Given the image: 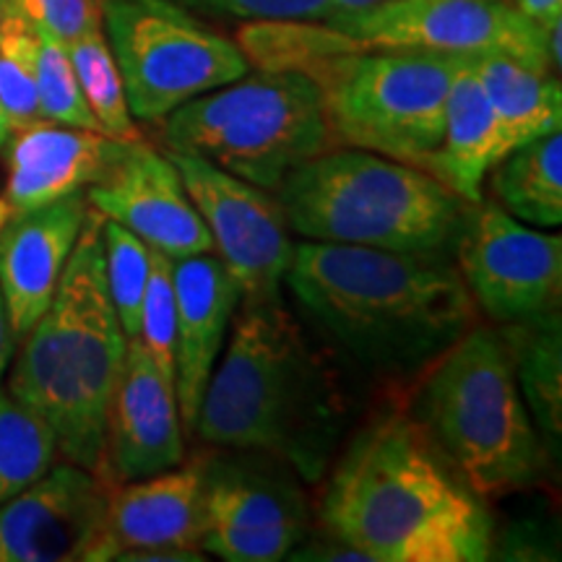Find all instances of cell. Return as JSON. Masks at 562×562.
I'll list each match as a JSON object with an SVG mask.
<instances>
[{
	"label": "cell",
	"mask_w": 562,
	"mask_h": 562,
	"mask_svg": "<svg viewBox=\"0 0 562 562\" xmlns=\"http://www.w3.org/2000/svg\"><path fill=\"white\" fill-rule=\"evenodd\" d=\"M284 281L323 331L381 372L438 360L474 321L459 269L438 252L305 240L294 245Z\"/></svg>",
	"instance_id": "obj_1"
},
{
	"label": "cell",
	"mask_w": 562,
	"mask_h": 562,
	"mask_svg": "<svg viewBox=\"0 0 562 562\" xmlns=\"http://www.w3.org/2000/svg\"><path fill=\"white\" fill-rule=\"evenodd\" d=\"M321 521L370 562H482L490 516L417 425L381 419L336 463Z\"/></svg>",
	"instance_id": "obj_2"
},
{
	"label": "cell",
	"mask_w": 562,
	"mask_h": 562,
	"mask_svg": "<svg viewBox=\"0 0 562 562\" xmlns=\"http://www.w3.org/2000/svg\"><path fill=\"white\" fill-rule=\"evenodd\" d=\"M224 347L193 432L211 446L277 456L318 480L339 432V402L297 321L281 300L243 305Z\"/></svg>",
	"instance_id": "obj_3"
},
{
	"label": "cell",
	"mask_w": 562,
	"mask_h": 562,
	"mask_svg": "<svg viewBox=\"0 0 562 562\" xmlns=\"http://www.w3.org/2000/svg\"><path fill=\"white\" fill-rule=\"evenodd\" d=\"M102 224L100 211H87L50 307L24 336L9 393L53 427L66 461L104 480L108 409L128 339L104 279Z\"/></svg>",
	"instance_id": "obj_4"
},
{
	"label": "cell",
	"mask_w": 562,
	"mask_h": 562,
	"mask_svg": "<svg viewBox=\"0 0 562 562\" xmlns=\"http://www.w3.org/2000/svg\"><path fill=\"white\" fill-rule=\"evenodd\" d=\"M273 195L305 240L398 252H440L469 209L430 172L351 146L300 165Z\"/></svg>",
	"instance_id": "obj_5"
},
{
	"label": "cell",
	"mask_w": 562,
	"mask_h": 562,
	"mask_svg": "<svg viewBox=\"0 0 562 562\" xmlns=\"http://www.w3.org/2000/svg\"><path fill=\"white\" fill-rule=\"evenodd\" d=\"M438 360L419 406L440 453L476 495L537 480L544 451L503 336L469 328Z\"/></svg>",
	"instance_id": "obj_6"
},
{
	"label": "cell",
	"mask_w": 562,
	"mask_h": 562,
	"mask_svg": "<svg viewBox=\"0 0 562 562\" xmlns=\"http://www.w3.org/2000/svg\"><path fill=\"white\" fill-rule=\"evenodd\" d=\"M161 144L273 193L286 175L334 149L336 140L311 76L261 68L172 110Z\"/></svg>",
	"instance_id": "obj_7"
},
{
	"label": "cell",
	"mask_w": 562,
	"mask_h": 562,
	"mask_svg": "<svg viewBox=\"0 0 562 562\" xmlns=\"http://www.w3.org/2000/svg\"><path fill=\"white\" fill-rule=\"evenodd\" d=\"M461 53L355 50L305 70L321 91L336 144L383 154L427 170L446 125L448 89Z\"/></svg>",
	"instance_id": "obj_8"
},
{
	"label": "cell",
	"mask_w": 562,
	"mask_h": 562,
	"mask_svg": "<svg viewBox=\"0 0 562 562\" xmlns=\"http://www.w3.org/2000/svg\"><path fill=\"white\" fill-rule=\"evenodd\" d=\"M100 11L136 121H165L193 97L250 74L237 42L175 0H100Z\"/></svg>",
	"instance_id": "obj_9"
},
{
	"label": "cell",
	"mask_w": 562,
	"mask_h": 562,
	"mask_svg": "<svg viewBox=\"0 0 562 562\" xmlns=\"http://www.w3.org/2000/svg\"><path fill=\"white\" fill-rule=\"evenodd\" d=\"M326 24L375 50L505 53L558 76L544 26L495 0H383L364 11L336 13Z\"/></svg>",
	"instance_id": "obj_10"
},
{
	"label": "cell",
	"mask_w": 562,
	"mask_h": 562,
	"mask_svg": "<svg viewBox=\"0 0 562 562\" xmlns=\"http://www.w3.org/2000/svg\"><path fill=\"white\" fill-rule=\"evenodd\" d=\"M456 232V269L482 311L513 323L558 311L562 240L513 220L501 203H469Z\"/></svg>",
	"instance_id": "obj_11"
},
{
	"label": "cell",
	"mask_w": 562,
	"mask_h": 562,
	"mask_svg": "<svg viewBox=\"0 0 562 562\" xmlns=\"http://www.w3.org/2000/svg\"><path fill=\"white\" fill-rule=\"evenodd\" d=\"M165 154L206 222L220 261L240 284V305L281 300V281L292 263L294 243L277 195L206 159L170 149Z\"/></svg>",
	"instance_id": "obj_12"
},
{
	"label": "cell",
	"mask_w": 562,
	"mask_h": 562,
	"mask_svg": "<svg viewBox=\"0 0 562 562\" xmlns=\"http://www.w3.org/2000/svg\"><path fill=\"white\" fill-rule=\"evenodd\" d=\"M203 513L201 550L227 562L286 560L307 533L297 484L256 461H206Z\"/></svg>",
	"instance_id": "obj_13"
},
{
	"label": "cell",
	"mask_w": 562,
	"mask_h": 562,
	"mask_svg": "<svg viewBox=\"0 0 562 562\" xmlns=\"http://www.w3.org/2000/svg\"><path fill=\"white\" fill-rule=\"evenodd\" d=\"M110 495L108 482L79 463L50 467L0 503V562H94Z\"/></svg>",
	"instance_id": "obj_14"
},
{
	"label": "cell",
	"mask_w": 562,
	"mask_h": 562,
	"mask_svg": "<svg viewBox=\"0 0 562 562\" xmlns=\"http://www.w3.org/2000/svg\"><path fill=\"white\" fill-rule=\"evenodd\" d=\"M87 201L104 220L117 222L149 248L186 258L214 252V240L165 151L133 140L108 178L89 186Z\"/></svg>",
	"instance_id": "obj_15"
},
{
	"label": "cell",
	"mask_w": 562,
	"mask_h": 562,
	"mask_svg": "<svg viewBox=\"0 0 562 562\" xmlns=\"http://www.w3.org/2000/svg\"><path fill=\"white\" fill-rule=\"evenodd\" d=\"M186 459L182 419L172 378L157 368L140 339H128L112 391L104 430V472L117 482H136Z\"/></svg>",
	"instance_id": "obj_16"
},
{
	"label": "cell",
	"mask_w": 562,
	"mask_h": 562,
	"mask_svg": "<svg viewBox=\"0 0 562 562\" xmlns=\"http://www.w3.org/2000/svg\"><path fill=\"white\" fill-rule=\"evenodd\" d=\"M175 396L182 430L193 432L201 398L243 302L240 284L220 256L175 258Z\"/></svg>",
	"instance_id": "obj_17"
},
{
	"label": "cell",
	"mask_w": 562,
	"mask_h": 562,
	"mask_svg": "<svg viewBox=\"0 0 562 562\" xmlns=\"http://www.w3.org/2000/svg\"><path fill=\"white\" fill-rule=\"evenodd\" d=\"M138 140V138H136ZM133 140L100 131L68 128L40 121L11 133L5 140V195L13 214H24L83 193L108 178L128 154Z\"/></svg>",
	"instance_id": "obj_18"
},
{
	"label": "cell",
	"mask_w": 562,
	"mask_h": 562,
	"mask_svg": "<svg viewBox=\"0 0 562 562\" xmlns=\"http://www.w3.org/2000/svg\"><path fill=\"white\" fill-rule=\"evenodd\" d=\"M87 211V193H74L42 209L11 214L0 229V294L16 339H24L50 307Z\"/></svg>",
	"instance_id": "obj_19"
},
{
	"label": "cell",
	"mask_w": 562,
	"mask_h": 562,
	"mask_svg": "<svg viewBox=\"0 0 562 562\" xmlns=\"http://www.w3.org/2000/svg\"><path fill=\"white\" fill-rule=\"evenodd\" d=\"M203 497L206 461L128 482V487L110 495L108 521L94 562L146 550H201L206 526Z\"/></svg>",
	"instance_id": "obj_20"
},
{
	"label": "cell",
	"mask_w": 562,
	"mask_h": 562,
	"mask_svg": "<svg viewBox=\"0 0 562 562\" xmlns=\"http://www.w3.org/2000/svg\"><path fill=\"white\" fill-rule=\"evenodd\" d=\"M497 165V125L476 76L472 55H463L446 102V125L427 170L461 201L480 203L484 178Z\"/></svg>",
	"instance_id": "obj_21"
},
{
	"label": "cell",
	"mask_w": 562,
	"mask_h": 562,
	"mask_svg": "<svg viewBox=\"0 0 562 562\" xmlns=\"http://www.w3.org/2000/svg\"><path fill=\"white\" fill-rule=\"evenodd\" d=\"M472 63L495 115L497 161L533 138L560 131L562 91L558 76L505 53H476Z\"/></svg>",
	"instance_id": "obj_22"
},
{
	"label": "cell",
	"mask_w": 562,
	"mask_h": 562,
	"mask_svg": "<svg viewBox=\"0 0 562 562\" xmlns=\"http://www.w3.org/2000/svg\"><path fill=\"white\" fill-rule=\"evenodd\" d=\"M526 409L554 451L562 438V339L560 313L513 321L503 336Z\"/></svg>",
	"instance_id": "obj_23"
},
{
	"label": "cell",
	"mask_w": 562,
	"mask_h": 562,
	"mask_svg": "<svg viewBox=\"0 0 562 562\" xmlns=\"http://www.w3.org/2000/svg\"><path fill=\"white\" fill-rule=\"evenodd\" d=\"M492 193L513 220L537 229L562 224V136L547 133L497 161Z\"/></svg>",
	"instance_id": "obj_24"
},
{
	"label": "cell",
	"mask_w": 562,
	"mask_h": 562,
	"mask_svg": "<svg viewBox=\"0 0 562 562\" xmlns=\"http://www.w3.org/2000/svg\"><path fill=\"white\" fill-rule=\"evenodd\" d=\"M53 427L16 396L0 389V503L37 482L55 463Z\"/></svg>",
	"instance_id": "obj_25"
},
{
	"label": "cell",
	"mask_w": 562,
	"mask_h": 562,
	"mask_svg": "<svg viewBox=\"0 0 562 562\" xmlns=\"http://www.w3.org/2000/svg\"><path fill=\"white\" fill-rule=\"evenodd\" d=\"M66 50L74 63L76 79L81 83L83 100L100 123L102 133L128 140L140 138L136 123H133L128 97H125L123 76L117 70L104 30L81 34L79 40L68 42Z\"/></svg>",
	"instance_id": "obj_26"
},
{
	"label": "cell",
	"mask_w": 562,
	"mask_h": 562,
	"mask_svg": "<svg viewBox=\"0 0 562 562\" xmlns=\"http://www.w3.org/2000/svg\"><path fill=\"white\" fill-rule=\"evenodd\" d=\"M0 104L13 131L45 121L37 97V32L13 13L0 21Z\"/></svg>",
	"instance_id": "obj_27"
},
{
	"label": "cell",
	"mask_w": 562,
	"mask_h": 562,
	"mask_svg": "<svg viewBox=\"0 0 562 562\" xmlns=\"http://www.w3.org/2000/svg\"><path fill=\"white\" fill-rule=\"evenodd\" d=\"M104 279L125 339H138L140 305H144L146 281H149V245L117 222L102 224Z\"/></svg>",
	"instance_id": "obj_28"
},
{
	"label": "cell",
	"mask_w": 562,
	"mask_h": 562,
	"mask_svg": "<svg viewBox=\"0 0 562 562\" xmlns=\"http://www.w3.org/2000/svg\"><path fill=\"white\" fill-rule=\"evenodd\" d=\"M37 97L42 117L68 128L100 131V123L91 115L83 100L81 83L76 79L74 63L68 58L66 45L50 34L37 32Z\"/></svg>",
	"instance_id": "obj_29"
},
{
	"label": "cell",
	"mask_w": 562,
	"mask_h": 562,
	"mask_svg": "<svg viewBox=\"0 0 562 562\" xmlns=\"http://www.w3.org/2000/svg\"><path fill=\"white\" fill-rule=\"evenodd\" d=\"M138 339L149 349L157 368L175 383V284L172 258L149 248V281L140 305Z\"/></svg>",
	"instance_id": "obj_30"
},
{
	"label": "cell",
	"mask_w": 562,
	"mask_h": 562,
	"mask_svg": "<svg viewBox=\"0 0 562 562\" xmlns=\"http://www.w3.org/2000/svg\"><path fill=\"white\" fill-rule=\"evenodd\" d=\"M13 16L24 19L34 32L50 34L63 45L81 34L102 30L100 0H3Z\"/></svg>",
	"instance_id": "obj_31"
},
{
	"label": "cell",
	"mask_w": 562,
	"mask_h": 562,
	"mask_svg": "<svg viewBox=\"0 0 562 562\" xmlns=\"http://www.w3.org/2000/svg\"><path fill=\"white\" fill-rule=\"evenodd\" d=\"M182 9L248 21L302 19L326 21L331 16V0H175Z\"/></svg>",
	"instance_id": "obj_32"
},
{
	"label": "cell",
	"mask_w": 562,
	"mask_h": 562,
	"mask_svg": "<svg viewBox=\"0 0 562 562\" xmlns=\"http://www.w3.org/2000/svg\"><path fill=\"white\" fill-rule=\"evenodd\" d=\"M495 3L510 5V9L524 13L526 19L544 26V30L562 21V0H495Z\"/></svg>",
	"instance_id": "obj_33"
},
{
	"label": "cell",
	"mask_w": 562,
	"mask_h": 562,
	"mask_svg": "<svg viewBox=\"0 0 562 562\" xmlns=\"http://www.w3.org/2000/svg\"><path fill=\"white\" fill-rule=\"evenodd\" d=\"M121 562H201L206 560L201 550H146V552H128Z\"/></svg>",
	"instance_id": "obj_34"
},
{
	"label": "cell",
	"mask_w": 562,
	"mask_h": 562,
	"mask_svg": "<svg viewBox=\"0 0 562 562\" xmlns=\"http://www.w3.org/2000/svg\"><path fill=\"white\" fill-rule=\"evenodd\" d=\"M13 347H16V336H13V331H11L9 313H5L3 294H0V383H3L5 370H9V364H11Z\"/></svg>",
	"instance_id": "obj_35"
},
{
	"label": "cell",
	"mask_w": 562,
	"mask_h": 562,
	"mask_svg": "<svg viewBox=\"0 0 562 562\" xmlns=\"http://www.w3.org/2000/svg\"><path fill=\"white\" fill-rule=\"evenodd\" d=\"M383 3V0H331V16L336 13H355V11H364L372 9V5Z\"/></svg>",
	"instance_id": "obj_36"
},
{
	"label": "cell",
	"mask_w": 562,
	"mask_h": 562,
	"mask_svg": "<svg viewBox=\"0 0 562 562\" xmlns=\"http://www.w3.org/2000/svg\"><path fill=\"white\" fill-rule=\"evenodd\" d=\"M11 133H13V125H11V121H9V115H5L3 104H0V149H3L5 140L11 138Z\"/></svg>",
	"instance_id": "obj_37"
},
{
	"label": "cell",
	"mask_w": 562,
	"mask_h": 562,
	"mask_svg": "<svg viewBox=\"0 0 562 562\" xmlns=\"http://www.w3.org/2000/svg\"><path fill=\"white\" fill-rule=\"evenodd\" d=\"M11 214H13V211H11V206H9V201H5L3 195H0V229L5 227V222L11 220Z\"/></svg>",
	"instance_id": "obj_38"
},
{
	"label": "cell",
	"mask_w": 562,
	"mask_h": 562,
	"mask_svg": "<svg viewBox=\"0 0 562 562\" xmlns=\"http://www.w3.org/2000/svg\"><path fill=\"white\" fill-rule=\"evenodd\" d=\"M5 16H9V9H5V3H3V0H0V21H3Z\"/></svg>",
	"instance_id": "obj_39"
}]
</instances>
